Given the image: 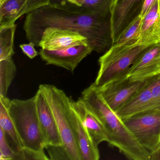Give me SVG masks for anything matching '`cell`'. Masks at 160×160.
I'll return each instance as SVG.
<instances>
[{
	"label": "cell",
	"mask_w": 160,
	"mask_h": 160,
	"mask_svg": "<svg viewBox=\"0 0 160 160\" xmlns=\"http://www.w3.org/2000/svg\"><path fill=\"white\" fill-rule=\"evenodd\" d=\"M86 44H89L88 39L78 32L60 29L48 28L41 36L38 47L47 50H58Z\"/></svg>",
	"instance_id": "cell-10"
},
{
	"label": "cell",
	"mask_w": 160,
	"mask_h": 160,
	"mask_svg": "<svg viewBox=\"0 0 160 160\" xmlns=\"http://www.w3.org/2000/svg\"><path fill=\"white\" fill-rule=\"evenodd\" d=\"M72 100V99H71ZM71 118L81 160H98L100 153L91 139L78 113L71 102Z\"/></svg>",
	"instance_id": "cell-14"
},
{
	"label": "cell",
	"mask_w": 160,
	"mask_h": 160,
	"mask_svg": "<svg viewBox=\"0 0 160 160\" xmlns=\"http://www.w3.org/2000/svg\"><path fill=\"white\" fill-rule=\"evenodd\" d=\"M50 158L49 160H71L68 153L62 146H55L47 145L46 147Z\"/></svg>",
	"instance_id": "cell-25"
},
{
	"label": "cell",
	"mask_w": 160,
	"mask_h": 160,
	"mask_svg": "<svg viewBox=\"0 0 160 160\" xmlns=\"http://www.w3.org/2000/svg\"><path fill=\"white\" fill-rule=\"evenodd\" d=\"M156 0H143L139 15L142 18L147 14Z\"/></svg>",
	"instance_id": "cell-28"
},
{
	"label": "cell",
	"mask_w": 160,
	"mask_h": 160,
	"mask_svg": "<svg viewBox=\"0 0 160 160\" xmlns=\"http://www.w3.org/2000/svg\"><path fill=\"white\" fill-rule=\"evenodd\" d=\"M42 92L52 110L62 142L71 160H81L77 144L71 118V99L54 85H40Z\"/></svg>",
	"instance_id": "cell-5"
},
{
	"label": "cell",
	"mask_w": 160,
	"mask_h": 160,
	"mask_svg": "<svg viewBox=\"0 0 160 160\" xmlns=\"http://www.w3.org/2000/svg\"><path fill=\"white\" fill-rule=\"evenodd\" d=\"M17 69L12 59L0 61V96L7 97L9 87L15 77Z\"/></svg>",
	"instance_id": "cell-20"
},
{
	"label": "cell",
	"mask_w": 160,
	"mask_h": 160,
	"mask_svg": "<svg viewBox=\"0 0 160 160\" xmlns=\"http://www.w3.org/2000/svg\"><path fill=\"white\" fill-rule=\"evenodd\" d=\"M118 0H114V2H113V5H112V6H113V5H114L115 3H116V2H117V1H118ZM112 8V7H111Z\"/></svg>",
	"instance_id": "cell-31"
},
{
	"label": "cell",
	"mask_w": 160,
	"mask_h": 160,
	"mask_svg": "<svg viewBox=\"0 0 160 160\" xmlns=\"http://www.w3.org/2000/svg\"><path fill=\"white\" fill-rule=\"evenodd\" d=\"M8 111L24 148L43 151L47 144L39 123L35 95L27 100H11Z\"/></svg>",
	"instance_id": "cell-3"
},
{
	"label": "cell",
	"mask_w": 160,
	"mask_h": 160,
	"mask_svg": "<svg viewBox=\"0 0 160 160\" xmlns=\"http://www.w3.org/2000/svg\"><path fill=\"white\" fill-rule=\"evenodd\" d=\"M11 102L8 97L0 96V128L4 132L9 144L17 154L24 147L9 115L8 107Z\"/></svg>",
	"instance_id": "cell-17"
},
{
	"label": "cell",
	"mask_w": 160,
	"mask_h": 160,
	"mask_svg": "<svg viewBox=\"0 0 160 160\" xmlns=\"http://www.w3.org/2000/svg\"><path fill=\"white\" fill-rule=\"evenodd\" d=\"M149 160H160V144L154 151L150 152Z\"/></svg>",
	"instance_id": "cell-29"
},
{
	"label": "cell",
	"mask_w": 160,
	"mask_h": 160,
	"mask_svg": "<svg viewBox=\"0 0 160 160\" xmlns=\"http://www.w3.org/2000/svg\"><path fill=\"white\" fill-rule=\"evenodd\" d=\"M149 46L138 44L136 42L112 45L98 60L100 69L93 83L95 87L100 88L127 75L138 58Z\"/></svg>",
	"instance_id": "cell-4"
},
{
	"label": "cell",
	"mask_w": 160,
	"mask_h": 160,
	"mask_svg": "<svg viewBox=\"0 0 160 160\" xmlns=\"http://www.w3.org/2000/svg\"><path fill=\"white\" fill-rule=\"evenodd\" d=\"M28 0H5L0 3V28L15 24Z\"/></svg>",
	"instance_id": "cell-18"
},
{
	"label": "cell",
	"mask_w": 160,
	"mask_h": 160,
	"mask_svg": "<svg viewBox=\"0 0 160 160\" xmlns=\"http://www.w3.org/2000/svg\"><path fill=\"white\" fill-rule=\"evenodd\" d=\"M114 0H83L80 7L95 14L106 17L110 15Z\"/></svg>",
	"instance_id": "cell-22"
},
{
	"label": "cell",
	"mask_w": 160,
	"mask_h": 160,
	"mask_svg": "<svg viewBox=\"0 0 160 160\" xmlns=\"http://www.w3.org/2000/svg\"><path fill=\"white\" fill-rule=\"evenodd\" d=\"M48 28L78 32L88 39L92 51L97 53L107 51L112 45L110 15L95 14L66 0L50 2L27 14L23 29L29 42L38 47L41 36Z\"/></svg>",
	"instance_id": "cell-1"
},
{
	"label": "cell",
	"mask_w": 160,
	"mask_h": 160,
	"mask_svg": "<svg viewBox=\"0 0 160 160\" xmlns=\"http://www.w3.org/2000/svg\"><path fill=\"white\" fill-rule=\"evenodd\" d=\"M147 110H160V73L148 78L141 90L116 113L123 119Z\"/></svg>",
	"instance_id": "cell-8"
},
{
	"label": "cell",
	"mask_w": 160,
	"mask_h": 160,
	"mask_svg": "<svg viewBox=\"0 0 160 160\" xmlns=\"http://www.w3.org/2000/svg\"><path fill=\"white\" fill-rule=\"evenodd\" d=\"M88 44L58 50L41 49L39 55L46 65L62 67L73 72L80 62L92 52Z\"/></svg>",
	"instance_id": "cell-9"
},
{
	"label": "cell",
	"mask_w": 160,
	"mask_h": 160,
	"mask_svg": "<svg viewBox=\"0 0 160 160\" xmlns=\"http://www.w3.org/2000/svg\"><path fill=\"white\" fill-rule=\"evenodd\" d=\"M15 160H48L44 151H35L27 148H23L18 152Z\"/></svg>",
	"instance_id": "cell-24"
},
{
	"label": "cell",
	"mask_w": 160,
	"mask_h": 160,
	"mask_svg": "<svg viewBox=\"0 0 160 160\" xmlns=\"http://www.w3.org/2000/svg\"><path fill=\"white\" fill-rule=\"evenodd\" d=\"M122 120L138 142L149 152L160 144V110L140 111Z\"/></svg>",
	"instance_id": "cell-6"
},
{
	"label": "cell",
	"mask_w": 160,
	"mask_h": 160,
	"mask_svg": "<svg viewBox=\"0 0 160 160\" xmlns=\"http://www.w3.org/2000/svg\"><path fill=\"white\" fill-rule=\"evenodd\" d=\"M79 99L105 129L110 146L118 148L130 160H149V152L138 142L122 119L105 102L93 83L82 92Z\"/></svg>",
	"instance_id": "cell-2"
},
{
	"label": "cell",
	"mask_w": 160,
	"mask_h": 160,
	"mask_svg": "<svg viewBox=\"0 0 160 160\" xmlns=\"http://www.w3.org/2000/svg\"><path fill=\"white\" fill-rule=\"evenodd\" d=\"M35 45L31 42H30L28 44H23L19 46L24 54L31 59L34 58L39 54L35 49Z\"/></svg>",
	"instance_id": "cell-27"
},
{
	"label": "cell",
	"mask_w": 160,
	"mask_h": 160,
	"mask_svg": "<svg viewBox=\"0 0 160 160\" xmlns=\"http://www.w3.org/2000/svg\"><path fill=\"white\" fill-rule=\"evenodd\" d=\"M4 1H5V0H0V3H2Z\"/></svg>",
	"instance_id": "cell-32"
},
{
	"label": "cell",
	"mask_w": 160,
	"mask_h": 160,
	"mask_svg": "<svg viewBox=\"0 0 160 160\" xmlns=\"http://www.w3.org/2000/svg\"><path fill=\"white\" fill-rule=\"evenodd\" d=\"M147 80H132L126 75L97 89L105 102L116 112L141 90Z\"/></svg>",
	"instance_id": "cell-7"
},
{
	"label": "cell",
	"mask_w": 160,
	"mask_h": 160,
	"mask_svg": "<svg viewBox=\"0 0 160 160\" xmlns=\"http://www.w3.org/2000/svg\"><path fill=\"white\" fill-rule=\"evenodd\" d=\"M52 0H28L22 11L19 14V18L28 14L32 11L42 6H45L51 2Z\"/></svg>",
	"instance_id": "cell-26"
},
{
	"label": "cell",
	"mask_w": 160,
	"mask_h": 160,
	"mask_svg": "<svg viewBox=\"0 0 160 160\" xmlns=\"http://www.w3.org/2000/svg\"><path fill=\"white\" fill-rule=\"evenodd\" d=\"M17 153L7 140L6 136L0 128V160H15Z\"/></svg>",
	"instance_id": "cell-23"
},
{
	"label": "cell",
	"mask_w": 160,
	"mask_h": 160,
	"mask_svg": "<svg viewBox=\"0 0 160 160\" xmlns=\"http://www.w3.org/2000/svg\"><path fill=\"white\" fill-rule=\"evenodd\" d=\"M143 0H118L110 11V23L112 45L131 21L132 13L141 7Z\"/></svg>",
	"instance_id": "cell-13"
},
{
	"label": "cell",
	"mask_w": 160,
	"mask_h": 160,
	"mask_svg": "<svg viewBox=\"0 0 160 160\" xmlns=\"http://www.w3.org/2000/svg\"><path fill=\"white\" fill-rule=\"evenodd\" d=\"M160 73V42L150 46L130 68L127 76L132 80H142Z\"/></svg>",
	"instance_id": "cell-11"
},
{
	"label": "cell",
	"mask_w": 160,
	"mask_h": 160,
	"mask_svg": "<svg viewBox=\"0 0 160 160\" xmlns=\"http://www.w3.org/2000/svg\"><path fill=\"white\" fill-rule=\"evenodd\" d=\"M72 105L77 111L82 120L91 139L95 147L103 141L108 142V138L105 129L94 114L87 108L82 101L71 100Z\"/></svg>",
	"instance_id": "cell-16"
},
{
	"label": "cell",
	"mask_w": 160,
	"mask_h": 160,
	"mask_svg": "<svg viewBox=\"0 0 160 160\" xmlns=\"http://www.w3.org/2000/svg\"><path fill=\"white\" fill-rule=\"evenodd\" d=\"M160 42V2L156 0L142 18L137 44L150 46Z\"/></svg>",
	"instance_id": "cell-15"
},
{
	"label": "cell",
	"mask_w": 160,
	"mask_h": 160,
	"mask_svg": "<svg viewBox=\"0 0 160 160\" xmlns=\"http://www.w3.org/2000/svg\"><path fill=\"white\" fill-rule=\"evenodd\" d=\"M142 21V18L137 15L123 29L113 45H121L136 42L139 37Z\"/></svg>",
	"instance_id": "cell-21"
},
{
	"label": "cell",
	"mask_w": 160,
	"mask_h": 160,
	"mask_svg": "<svg viewBox=\"0 0 160 160\" xmlns=\"http://www.w3.org/2000/svg\"><path fill=\"white\" fill-rule=\"evenodd\" d=\"M17 25L0 28V61L12 58L14 54V41Z\"/></svg>",
	"instance_id": "cell-19"
},
{
	"label": "cell",
	"mask_w": 160,
	"mask_h": 160,
	"mask_svg": "<svg viewBox=\"0 0 160 160\" xmlns=\"http://www.w3.org/2000/svg\"><path fill=\"white\" fill-rule=\"evenodd\" d=\"M35 96L39 123L47 146H62L56 120L48 102L39 89Z\"/></svg>",
	"instance_id": "cell-12"
},
{
	"label": "cell",
	"mask_w": 160,
	"mask_h": 160,
	"mask_svg": "<svg viewBox=\"0 0 160 160\" xmlns=\"http://www.w3.org/2000/svg\"><path fill=\"white\" fill-rule=\"evenodd\" d=\"M66 1L68 2H70V3L75 4L77 6H80V5H81L83 0H66Z\"/></svg>",
	"instance_id": "cell-30"
},
{
	"label": "cell",
	"mask_w": 160,
	"mask_h": 160,
	"mask_svg": "<svg viewBox=\"0 0 160 160\" xmlns=\"http://www.w3.org/2000/svg\"></svg>",
	"instance_id": "cell-33"
}]
</instances>
